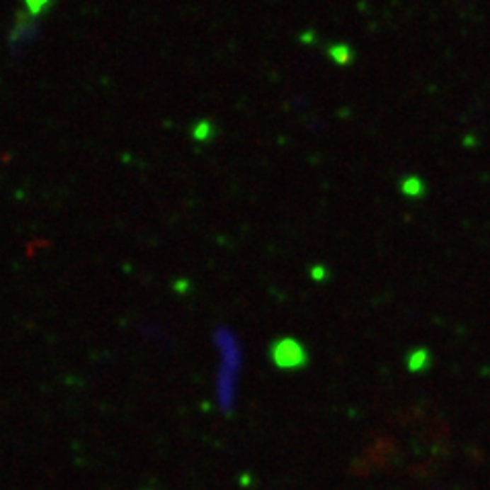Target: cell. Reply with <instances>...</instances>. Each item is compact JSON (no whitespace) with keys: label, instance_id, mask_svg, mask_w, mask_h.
<instances>
[{"label":"cell","instance_id":"cell-1","mask_svg":"<svg viewBox=\"0 0 490 490\" xmlns=\"http://www.w3.org/2000/svg\"><path fill=\"white\" fill-rule=\"evenodd\" d=\"M221 351V366L215 382V399L217 406L223 415H231L235 411L239 397V374H241V350L235 337L227 331L219 333L217 337Z\"/></svg>","mask_w":490,"mask_h":490},{"label":"cell","instance_id":"cell-2","mask_svg":"<svg viewBox=\"0 0 490 490\" xmlns=\"http://www.w3.org/2000/svg\"><path fill=\"white\" fill-rule=\"evenodd\" d=\"M286 343V350H282V346L278 343L276 346V353H274V360L278 366H297L300 362H304V355H302V350L300 346L295 343V341H284Z\"/></svg>","mask_w":490,"mask_h":490},{"label":"cell","instance_id":"cell-3","mask_svg":"<svg viewBox=\"0 0 490 490\" xmlns=\"http://www.w3.org/2000/svg\"><path fill=\"white\" fill-rule=\"evenodd\" d=\"M47 4V0H29V8H31V15L35 17L41 13V8Z\"/></svg>","mask_w":490,"mask_h":490}]
</instances>
